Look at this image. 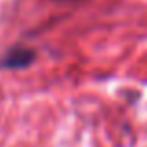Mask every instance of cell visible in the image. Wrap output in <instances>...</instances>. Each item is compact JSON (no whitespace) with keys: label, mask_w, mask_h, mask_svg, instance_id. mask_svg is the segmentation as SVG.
Masks as SVG:
<instances>
[{"label":"cell","mask_w":147,"mask_h":147,"mask_svg":"<svg viewBox=\"0 0 147 147\" xmlns=\"http://www.w3.org/2000/svg\"><path fill=\"white\" fill-rule=\"evenodd\" d=\"M34 58H36V52L32 49L17 45V47H11L9 50H6L2 54L0 67H4V69H24L34 61Z\"/></svg>","instance_id":"obj_1"}]
</instances>
